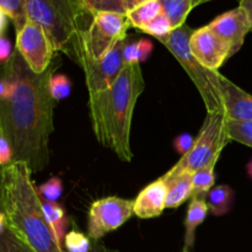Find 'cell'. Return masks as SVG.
Returning <instances> with one entry per match:
<instances>
[{
    "label": "cell",
    "mask_w": 252,
    "mask_h": 252,
    "mask_svg": "<svg viewBox=\"0 0 252 252\" xmlns=\"http://www.w3.org/2000/svg\"><path fill=\"white\" fill-rule=\"evenodd\" d=\"M54 68L52 62L44 73H33L15 49L0 69L15 83L11 97L0 101V132L11 145L12 161L26 162L32 172L42 171L49 162L54 107L49 80Z\"/></svg>",
    "instance_id": "1"
},
{
    "label": "cell",
    "mask_w": 252,
    "mask_h": 252,
    "mask_svg": "<svg viewBox=\"0 0 252 252\" xmlns=\"http://www.w3.org/2000/svg\"><path fill=\"white\" fill-rule=\"evenodd\" d=\"M26 162L0 167V209L6 226L36 252H65L44 216L42 199Z\"/></svg>",
    "instance_id": "2"
},
{
    "label": "cell",
    "mask_w": 252,
    "mask_h": 252,
    "mask_svg": "<svg viewBox=\"0 0 252 252\" xmlns=\"http://www.w3.org/2000/svg\"><path fill=\"white\" fill-rule=\"evenodd\" d=\"M144 88L140 64L129 63L126 64L111 88L89 95V112L96 139L126 162L133 158L130 149L133 111Z\"/></svg>",
    "instance_id": "3"
},
{
    "label": "cell",
    "mask_w": 252,
    "mask_h": 252,
    "mask_svg": "<svg viewBox=\"0 0 252 252\" xmlns=\"http://www.w3.org/2000/svg\"><path fill=\"white\" fill-rule=\"evenodd\" d=\"M25 5L27 17L47 32L56 52L80 64L84 36L95 11L84 0H25Z\"/></svg>",
    "instance_id": "4"
},
{
    "label": "cell",
    "mask_w": 252,
    "mask_h": 252,
    "mask_svg": "<svg viewBox=\"0 0 252 252\" xmlns=\"http://www.w3.org/2000/svg\"><path fill=\"white\" fill-rule=\"evenodd\" d=\"M193 31L194 30L185 24L172 30L169 36L160 39L159 42H161L171 52L184 70L189 74L203 100L207 112L224 113L220 73L206 68L193 57L189 48V39Z\"/></svg>",
    "instance_id": "5"
},
{
    "label": "cell",
    "mask_w": 252,
    "mask_h": 252,
    "mask_svg": "<svg viewBox=\"0 0 252 252\" xmlns=\"http://www.w3.org/2000/svg\"><path fill=\"white\" fill-rule=\"evenodd\" d=\"M230 142L225 129V115L223 112H207L203 126L194 139L189 153L162 175L164 180L174 179L180 175H193L206 166L218 152H223L225 145Z\"/></svg>",
    "instance_id": "6"
},
{
    "label": "cell",
    "mask_w": 252,
    "mask_h": 252,
    "mask_svg": "<svg viewBox=\"0 0 252 252\" xmlns=\"http://www.w3.org/2000/svg\"><path fill=\"white\" fill-rule=\"evenodd\" d=\"M130 25L125 14L113 11H95L93 22L83 41L84 62H97L102 59L116 44L127 37Z\"/></svg>",
    "instance_id": "7"
},
{
    "label": "cell",
    "mask_w": 252,
    "mask_h": 252,
    "mask_svg": "<svg viewBox=\"0 0 252 252\" xmlns=\"http://www.w3.org/2000/svg\"><path fill=\"white\" fill-rule=\"evenodd\" d=\"M134 201L111 196L97 199L90 207L88 216V236L98 241L111 231L117 230L130 217Z\"/></svg>",
    "instance_id": "8"
},
{
    "label": "cell",
    "mask_w": 252,
    "mask_h": 252,
    "mask_svg": "<svg viewBox=\"0 0 252 252\" xmlns=\"http://www.w3.org/2000/svg\"><path fill=\"white\" fill-rule=\"evenodd\" d=\"M16 49L33 73L42 74L49 68L56 53L47 32L36 22L27 20L16 33Z\"/></svg>",
    "instance_id": "9"
},
{
    "label": "cell",
    "mask_w": 252,
    "mask_h": 252,
    "mask_svg": "<svg viewBox=\"0 0 252 252\" xmlns=\"http://www.w3.org/2000/svg\"><path fill=\"white\" fill-rule=\"evenodd\" d=\"M128 36L118 42L102 59L97 62H84L81 68L85 73V83L89 95L106 90L113 85L126 66L123 49Z\"/></svg>",
    "instance_id": "10"
},
{
    "label": "cell",
    "mask_w": 252,
    "mask_h": 252,
    "mask_svg": "<svg viewBox=\"0 0 252 252\" xmlns=\"http://www.w3.org/2000/svg\"><path fill=\"white\" fill-rule=\"evenodd\" d=\"M189 48L202 65L214 71H218L224 62L231 58L229 44L214 33L208 25L194 30L189 39Z\"/></svg>",
    "instance_id": "11"
},
{
    "label": "cell",
    "mask_w": 252,
    "mask_h": 252,
    "mask_svg": "<svg viewBox=\"0 0 252 252\" xmlns=\"http://www.w3.org/2000/svg\"><path fill=\"white\" fill-rule=\"evenodd\" d=\"M208 26L214 33L229 44L231 57L240 51L246 36L251 32L250 19L245 10L240 6L219 15Z\"/></svg>",
    "instance_id": "12"
},
{
    "label": "cell",
    "mask_w": 252,
    "mask_h": 252,
    "mask_svg": "<svg viewBox=\"0 0 252 252\" xmlns=\"http://www.w3.org/2000/svg\"><path fill=\"white\" fill-rule=\"evenodd\" d=\"M167 182L162 177L145 186L134 199L133 211L140 219H152L161 216L166 208Z\"/></svg>",
    "instance_id": "13"
},
{
    "label": "cell",
    "mask_w": 252,
    "mask_h": 252,
    "mask_svg": "<svg viewBox=\"0 0 252 252\" xmlns=\"http://www.w3.org/2000/svg\"><path fill=\"white\" fill-rule=\"evenodd\" d=\"M220 89L226 120L252 121V95L221 74Z\"/></svg>",
    "instance_id": "14"
},
{
    "label": "cell",
    "mask_w": 252,
    "mask_h": 252,
    "mask_svg": "<svg viewBox=\"0 0 252 252\" xmlns=\"http://www.w3.org/2000/svg\"><path fill=\"white\" fill-rule=\"evenodd\" d=\"M208 211V204H207L206 199L192 197L186 219H185V251H187V249H189L194 244L196 229L207 218Z\"/></svg>",
    "instance_id": "15"
},
{
    "label": "cell",
    "mask_w": 252,
    "mask_h": 252,
    "mask_svg": "<svg viewBox=\"0 0 252 252\" xmlns=\"http://www.w3.org/2000/svg\"><path fill=\"white\" fill-rule=\"evenodd\" d=\"M162 177V176H161ZM166 181V180H165ZM167 197L166 208H179L193 193V182L192 175L184 174L174 179L167 180Z\"/></svg>",
    "instance_id": "16"
},
{
    "label": "cell",
    "mask_w": 252,
    "mask_h": 252,
    "mask_svg": "<svg viewBox=\"0 0 252 252\" xmlns=\"http://www.w3.org/2000/svg\"><path fill=\"white\" fill-rule=\"evenodd\" d=\"M235 192L228 185L216 186L209 191L206 201L208 204V209L216 217H223L230 212L233 208Z\"/></svg>",
    "instance_id": "17"
},
{
    "label": "cell",
    "mask_w": 252,
    "mask_h": 252,
    "mask_svg": "<svg viewBox=\"0 0 252 252\" xmlns=\"http://www.w3.org/2000/svg\"><path fill=\"white\" fill-rule=\"evenodd\" d=\"M161 11L171 22L172 29L186 24L191 10L196 7V0H159Z\"/></svg>",
    "instance_id": "18"
},
{
    "label": "cell",
    "mask_w": 252,
    "mask_h": 252,
    "mask_svg": "<svg viewBox=\"0 0 252 252\" xmlns=\"http://www.w3.org/2000/svg\"><path fill=\"white\" fill-rule=\"evenodd\" d=\"M221 152H218L214 155L213 159L199 169L198 171L192 175V182H193V193L192 197H198V198H207L209 191L214 187V169L218 162L219 157Z\"/></svg>",
    "instance_id": "19"
},
{
    "label": "cell",
    "mask_w": 252,
    "mask_h": 252,
    "mask_svg": "<svg viewBox=\"0 0 252 252\" xmlns=\"http://www.w3.org/2000/svg\"><path fill=\"white\" fill-rule=\"evenodd\" d=\"M161 12V5H160L159 0H147L129 10L126 16H127L130 27L142 30Z\"/></svg>",
    "instance_id": "20"
},
{
    "label": "cell",
    "mask_w": 252,
    "mask_h": 252,
    "mask_svg": "<svg viewBox=\"0 0 252 252\" xmlns=\"http://www.w3.org/2000/svg\"><path fill=\"white\" fill-rule=\"evenodd\" d=\"M42 207H43L44 216H46L47 221H48L49 226L53 230L54 235H56L58 243L63 246L64 236H65V228L68 220L65 218V213L64 209L62 208L61 204L57 202H46L42 201ZM64 249V248H63Z\"/></svg>",
    "instance_id": "21"
},
{
    "label": "cell",
    "mask_w": 252,
    "mask_h": 252,
    "mask_svg": "<svg viewBox=\"0 0 252 252\" xmlns=\"http://www.w3.org/2000/svg\"><path fill=\"white\" fill-rule=\"evenodd\" d=\"M225 129L229 140H235L252 148V121H233L225 118Z\"/></svg>",
    "instance_id": "22"
},
{
    "label": "cell",
    "mask_w": 252,
    "mask_h": 252,
    "mask_svg": "<svg viewBox=\"0 0 252 252\" xmlns=\"http://www.w3.org/2000/svg\"><path fill=\"white\" fill-rule=\"evenodd\" d=\"M0 9L11 20L16 33L25 26L29 20L25 0H0Z\"/></svg>",
    "instance_id": "23"
},
{
    "label": "cell",
    "mask_w": 252,
    "mask_h": 252,
    "mask_svg": "<svg viewBox=\"0 0 252 252\" xmlns=\"http://www.w3.org/2000/svg\"><path fill=\"white\" fill-rule=\"evenodd\" d=\"M91 245L93 240L76 229H71L64 236L63 248L65 252H89Z\"/></svg>",
    "instance_id": "24"
},
{
    "label": "cell",
    "mask_w": 252,
    "mask_h": 252,
    "mask_svg": "<svg viewBox=\"0 0 252 252\" xmlns=\"http://www.w3.org/2000/svg\"><path fill=\"white\" fill-rule=\"evenodd\" d=\"M0 252H36L32 250L21 239L17 238L9 228H5L0 234Z\"/></svg>",
    "instance_id": "25"
},
{
    "label": "cell",
    "mask_w": 252,
    "mask_h": 252,
    "mask_svg": "<svg viewBox=\"0 0 252 252\" xmlns=\"http://www.w3.org/2000/svg\"><path fill=\"white\" fill-rule=\"evenodd\" d=\"M172 30L174 29H172L170 20L161 12V14L158 15L154 20H152L147 26L143 27L140 31L145 32V33L150 34V36L157 37L158 41H160V39L169 36V34L171 33Z\"/></svg>",
    "instance_id": "26"
},
{
    "label": "cell",
    "mask_w": 252,
    "mask_h": 252,
    "mask_svg": "<svg viewBox=\"0 0 252 252\" xmlns=\"http://www.w3.org/2000/svg\"><path fill=\"white\" fill-rule=\"evenodd\" d=\"M49 90L54 101L64 100L70 95L71 83L64 74H53L49 80Z\"/></svg>",
    "instance_id": "27"
},
{
    "label": "cell",
    "mask_w": 252,
    "mask_h": 252,
    "mask_svg": "<svg viewBox=\"0 0 252 252\" xmlns=\"http://www.w3.org/2000/svg\"><path fill=\"white\" fill-rule=\"evenodd\" d=\"M42 201L57 202L63 193V184L59 177H52L37 189Z\"/></svg>",
    "instance_id": "28"
},
{
    "label": "cell",
    "mask_w": 252,
    "mask_h": 252,
    "mask_svg": "<svg viewBox=\"0 0 252 252\" xmlns=\"http://www.w3.org/2000/svg\"><path fill=\"white\" fill-rule=\"evenodd\" d=\"M193 143V137H192L191 134H189V133H184V134H180L179 137L175 138L174 147L177 153H180L181 155H185L186 153L189 152V149L192 148Z\"/></svg>",
    "instance_id": "29"
},
{
    "label": "cell",
    "mask_w": 252,
    "mask_h": 252,
    "mask_svg": "<svg viewBox=\"0 0 252 252\" xmlns=\"http://www.w3.org/2000/svg\"><path fill=\"white\" fill-rule=\"evenodd\" d=\"M12 162V149L6 138L0 132V167Z\"/></svg>",
    "instance_id": "30"
},
{
    "label": "cell",
    "mask_w": 252,
    "mask_h": 252,
    "mask_svg": "<svg viewBox=\"0 0 252 252\" xmlns=\"http://www.w3.org/2000/svg\"><path fill=\"white\" fill-rule=\"evenodd\" d=\"M126 0H101L95 7V11H113L125 14L123 12V5Z\"/></svg>",
    "instance_id": "31"
},
{
    "label": "cell",
    "mask_w": 252,
    "mask_h": 252,
    "mask_svg": "<svg viewBox=\"0 0 252 252\" xmlns=\"http://www.w3.org/2000/svg\"><path fill=\"white\" fill-rule=\"evenodd\" d=\"M123 58H125L126 64L138 63L137 41H132L129 37H128L127 43H126L125 49H123Z\"/></svg>",
    "instance_id": "32"
},
{
    "label": "cell",
    "mask_w": 252,
    "mask_h": 252,
    "mask_svg": "<svg viewBox=\"0 0 252 252\" xmlns=\"http://www.w3.org/2000/svg\"><path fill=\"white\" fill-rule=\"evenodd\" d=\"M137 49H138V63L147 61L149 58L150 53L153 51V43L149 39H138L137 41Z\"/></svg>",
    "instance_id": "33"
},
{
    "label": "cell",
    "mask_w": 252,
    "mask_h": 252,
    "mask_svg": "<svg viewBox=\"0 0 252 252\" xmlns=\"http://www.w3.org/2000/svg\"><path fill=\"white\" fill-rule=\"evenodd\" d=\"M14 54L11 42L5 37H0V64H5L10 61Z\"/></svg>",
    "instance_id": "34"
},
{
    "label": "cell",
    "mask_w": 252,
    "mask_h": 252,
    "mask_svg": "<svg viewBox=\"0 0 252 252\" xmlns=\"http://www.w3.org/2000/svg\"><path fill=\"white\" fill-rule=\"evenodd\" d=\"M89 252H121L117 250H111V249L106 248L105 245L100 243V241L93 240V245H91V249Z\"/></svg>",
    "instance_id": "35"
},
{
    "label": "cell",
    "mask_w": 252,
    "mask_h": 252,
    "mask_svg": "<svg viewBox=\"0 0 252 252\" xmlns=\"http://www.w3.org/2000/svg\"><path fill=\"white\" fill-rule=\"evenodd\" d=\"M240 7H243L244 10L248 14L249 19H250L251 22V32H252V0H240Z\"/></svg>",
    "instance_id": "36"
},
{
    "label": "cell",
    "mask_w": 252,
    "mask_h": 252,
    "mask_svg": "<svg viewBox=\"0 0 252 252\" xmlns=\"http://www.w3.org/2000/svg\"><path fill=\"white\" fill-rule=\"evenodd\" d=\"M7 19H9V17L6 16V14H5L2 10H0V37H2V32L6 29Z\"/></svg>",
    "instance_id": "37"
},
{
    "label": "cell",
    "mask_w": 252,
    "mask_h": 252,
    "mask_svg": "<svg viewBox=\"0 0 252 252\" xmlns=\"http://www.w3.org/2000/svg\"><path fill=\"white\" fill-rule=\"evenodd\" d=\"M84 1H85V4L88 5L93 11H95V7L97 6V4L101 1V0H84Z\"/></svg>",
    "instance_id": "38"
},
{
    "label": "cell",
    "mask_w": 252,
    "mask_h": 252,
    "mask_svg": "<svg viewBox=\"0 0 252 252\" xmlns=\"http://www.w3.org/2000/svg\"><path fill=\"white\" fill-rule=\"evenodd\" d=\"M248 174H249V176L252 179V160L248 164Z\"/></svg>",
    "instance_id": "39"
},
{
    "label": "cell",
    "mask_w": 252,
    "mask_h": 252,
    "mask_svg": "<svg viewBox=\"0 0 252 252\" xmlns=\"http://www.w3.org/2000/svg\"><path fill=\"white\" fill-rule=\"evenodd\" d=\"M208 1H212V0H196V6H198V5L204 4V2H208Z\"/></svg>",
    "instance_id": "40"
},
{
    "label": "cell",
    "mask_w": 252,
    "mask_h": 252,
    "mask_svg": "<svg viewBox=\"0 0 252 252\" xmlns=\"http://www.w3.org/2000/svg\"><path fill=\"white\" fill-rule=\"evenodd\" d=\"M184 252H189V251H184Z\"/></svg>",
    "instance_id": "41"
},
{
    "label": "cell",
    "mask_w": 252,
    "mask_h": 252,
    "mask_svg": "<svg viewBox=\"0 0 252 252\" xmlns=\"http://www.w3.org/2000/svg\"><path fill=\"white\" fill-rule=\"evenodd\" d=\"M0 10H1V9H0Z\"/></svg>",
    "instance_id": "42"
}]
</instances>
